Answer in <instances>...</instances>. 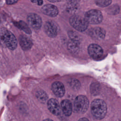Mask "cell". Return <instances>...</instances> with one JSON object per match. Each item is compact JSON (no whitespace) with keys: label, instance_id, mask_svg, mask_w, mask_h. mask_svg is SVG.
<instances>
[{"label":"cell","instance_id":"obj_1","mask_svg":"<svg viewBox=\"0 0 121 121\" xmlns=\"http://www.w3.org/2000/svg\"><path fill=\"white\" fill-rule=\"evenodd\" d=\"M91 111L95 118L102 119L104 117L107 112L106 104L102 99H95L91 103Z\"/></svg>","mask_w":121,"mask_h":121},{"label":"cell","instance_id":"obj_2","mask_svg":"<svg viewBox=\"0 0 121 121\" xmlns=\"http://www.w3.org/2000/svg\"><path fill=\"white\" fill-rule=\"evenodd\" d=\"M0 38L4 44L10 50H14L17 47V40L15 35L4 28L0 30Z\"/></svg>","mask_w":121,"mask_h":121},{"label":"cell","instance_id":"obj_3","mask_svg":"<svg viewBox=\"0 0 121 121\" xmlns=\"http://www.w3.org/2000/svg\"><path fill=\"white\" fill-rule=\"evenodd\" d=\"M70 25L76 30L83 32L88 27L89 23L85 17L78 15L72 16L69 20Z\"/></svg>","mask_w":121,"mask_h":121},{"label":"cell","instance_id":"obj_4","mask_svg":"<svg viewBox=\"0 0 121 121\" xmlns=\"http://www.w3.org/2000/svg\"><path fill=\"white\" fill-rule=\"evenodd\" d=\"M89 104L88 99L86 96L82 95H78L74 101V111L79 113H84L87 110Z\"/></svg>","mask_w":121,"mask_h":121},{"label":"cell","instance_id":"obj_5","mask_svg":"<svg viewBox=\"0 0 121 121\" xmlns=\"http://www.w3.org/2000/svg\"><path fill=\"white\" fill-rule=\"evenodd\" d=\"M84 17L89 24H98L100 23L103 19L101 12L97 9H91L86 12Z\"/></svg>","mask_w":121,"mask_h":121},{"label":"cell","instance_id":"obj_6","mask_svg":"<svg viewBox=\"0 0 121 121\" xmlns=\"http://www.w3.org/2000/svg\"><path fill=\"white\" fill-rule=\"evenodd\" d=\"M27 21L30 26L34 29H38L42 26V18L35 13L29 14L27 16Z\"/></svg>","mask_w":121,"mask_h":121},{"label":"cell","instance_id":"obj_7","mask_svg":"<svg viewBox=\"0 0 121 121\" xmlns=\"http://www.w3.org/2000/svg\"><path fill=\"white\" fill-rule=\"evenodd\" d=\"M88 52L90 56L94 59H98L102 56L103 50L101 47L96 44H91L88 47Z\"/></svg>","mask_w":121,"mask_h":121},{"label":"cell","instance_id":"obj_8","mask_svg":"<svg viewBox=\"0 0 121 121\" xmlns=\"http://www.w3.org/2000/svg\"><path fill=\"white\" fill-rule=\"evenodd\" d=\"M44 30L48 36L54 37L57 34V26L56 24L52 21H47L44 26Z\"/></svg>","mask_w":121,"mask_h":121},{"label":"cell","instance_id":"obj_9","mask_svg":"<svg viewBox=\"0 0 121 121\" xmlns=\"http://www.w3.org/2000/svg\"><path fill=\"white\" fill-rule=\"evenodd\" d=\"M41 11L44 14L51 17H55L59 13L57 7L51 4H47L43 6L41 8Z\"/></svg>","mask_w":121,"mask_h":121},{"label":"cell","instance_id":"obj_10","mask_svg":"<svg viewBox=\"0 0 121 121\" xmlns=\"http://www.w3.org/2000/svg\"><path fill=\"white\" fill-rule=\"evenodd\" d=\"M47 107L50 112L55 115L60 113V107L59 102L54 98H51L47 102Z\"/></svg>","mask_w":121,"mask_h":121},{"label":"cell","instance_id":"obj_11","mask_svg":"<svg viewBox=\"0 0 121 121\" xmlns=\"http://www.w3.org/2000/svg\"><path fill=\"white\" fill-rule=\"evenodd\" d=\"M52 89L56 96L61 97L65 94V87L62 83L59 81L54 82L52 86Z\"/></svg>","mask_w":121,"mask_h":121},{"label":"cell","instance_id":"obj_12","mask_svg":"<svg viewBox=\"0 0 121 121\" xmlns=\"http://www.w3.org/2000/svg\"><path fill=\"white\" fill-rule=\"evenodd\" d=\"M80 0H67L66 11L69 13H75L79 7Z\"/></svg>","mask_w":121,"mask_h":121},{"label":"cell","instance_id":"obj_13","mask_svg":"<svg viewBox=\"0 0 121 121\" xmlns=\"http://www.w3.org/2000/svg\"><path fill=\"white\" fill-rule=\"evenodd\" d=\"M20 46L24 50H28L32 46L33 43L30 39L25 35H21L19 38Z\"/></svg>","mask_w":121,"mask_h":121},{"label":"cell","instance_id":"obj_14","mask_svg":"<svg viewBox=\"0 0 121 121\" xmlns=\"http://www.w3.org/2000/svg\"><path fill=\"white\" fill-rule=\"evenodd\" d=\"M90 35L97 39H103L105 35V32L104 29L101 27H96L92 28L90 30Z\"/></svg>","mask_w":121,"mask_h":121},{"label":"cell","instance_id":"obj_15","mask_svg":"<svg viewBox=\"0 0 121 121\" xmlns=\"http://www.w3.org/2000/svg\"><path fill=\"white\" fill-rule=\"evenodd\" d=\"M61 108L65 115L69 116L72 113V104L70 101L69 100L65 99L61 102Z\"/></svg>","mask_w":121,"mask_h":121},{"label":"cell","instance_id":"obj_16","mask_svg":"<svg viewBox=\"0 0 121 121\" xmlns=\"http://www.w3.org/2000/svg\"><path fill=\"white\" fill-rule=\"evenodd\" d=\"M68 49L70 52L73 53L78 52L80 48L79 41L70 39L68 43Z\"/></svg>","mask_w":121,"mask_h":121},{"label":"cell","instance_id":"obj_17","mask_svg":"<svg viewBox=\"0 0 121 121\" xmlns=\"http://www.w3.org/2000/svg\"><path fill=\"white\" fill-rule=\"evenodd\" d=\"M15 24L17 27H18L20 29L23 30L25 33L28 34L31 33V31L29 27L28 26L27 24L24 21H20L18 22H16Z\"/></svg>","mask_w":121,"mask_h":121},{"label":"cell","instance_id":"obj_18","mask_svg":"<svg viewBox=\"0 0 121 121\" xmlns=\"http://www.w3.org/2000/svg\"><path fill=\"white\" fill-rule=\"evenodd\" d=\"M36 96L37 99L42 103H44L46 102L48 98V96L46 93L43 90L38 91L36 92Z\"/></svg>","mask_w":121,"mask_h":121},{"label":"cell","instance_id":"obj_19","mask_svg":"<svg viewBox=\"0 0 121 121\" xmlns=\"http://www.w3.org/2000/svg\"><path fill=\"white\" fill-rule=\"evenodd\" d=\"M112 2V0H95V4L98 7L104 8L109 6Z\"/></svg>","mask_w":121,"mask_h":121},{"label":"cell","instance_id":"obj_20","mask_svg":"<svg viewBox=\"0 0 121 121\" xmlns=\"http://www.w3.org/2000/svg\"><path fill=\"white\" fill-rule=\"evenodd\" d=\"M100 91L99 84L96 83H93L90 86V92L93 95H97Z\"/></svg>","mask_w":121,"mask_h":121},{"label":"cell","instance_id":"obj_21","mask_svg":"<svg viewBox=\"0 0 121 121\" xmlns=\"http://www.w3.org/2000/svg\"><path fill=\"white\" fill-rule=\"evenodd\" d=\"M69 84L71 87L75 90H78L80 86L79 81L76 79H72L70 80Z\"/></svg>","mask_w":121,"mask_h":121},{"label":"cell","instance_id":"obj_22","mask_svg":"<svg viewBox=\"0 0 121 121\" xmlns=\"http://www.w3.org/2000/svg\"><path fill=\"white\" fill-rule=\"evenodd\" d=\"M68 34L69 37L70 38V39L79 41V36L78 35V34L76 32L73 31H69L68 32Z\"/></svg>","mask_w":121,"mask_h":121},{"label":"cell","instance_id":"obj_23","mask_svg":"<svg viewBox=\"0 0 121 121\" xmlns=\"http://www.w3.org/2000/svg\"><path fill=\"white\" fill-rule=\"evenodd\" d=\"M31 1L39 6H41L43 4V0H31Z\"/></svg>","mask_w":121,"mask_h":121},{"label":"cell","instance_id":"obj_24","mask_svg":"<svg viewBox=\"0 0 121 121\" xmlns=\"http://www.w3.org/2000/svg\"><path fill=\"white\" fill-rule=\"evenodd\" d=\"M17 0H6V2L7 4L11 5L16 3L17 1Z\"/></svg>","mask_w":121,"mask_h":121},{"label":"cell","instance_id":"obj_25","mask_svg":"<svg viewBox=\"0 0 121 121\" xmlns=\"http://www.w3.org/2000/svg\"><path fill=\"white\" fill-rule=\"evenodd\" d=\"M48 0L50 2L55 3V2H59L61 0Z\"/></svg>","mask_w":121,"mask_h":121},{"label":"cell","instance_id":"obj_26","mask_svg":"<svg viewBox=\"0 0 121 121\" xmlns=\"http://www.w3.org/2000/svg\"><path fill=\"white\" fill-rule=\"evenodd\" d=\"M79 121H85V120H86V121H88V120L87 119H86V118H81V119H80L79 120Z\"/></svg>","mask_w":121,"mask_h":121}]
</instances>
